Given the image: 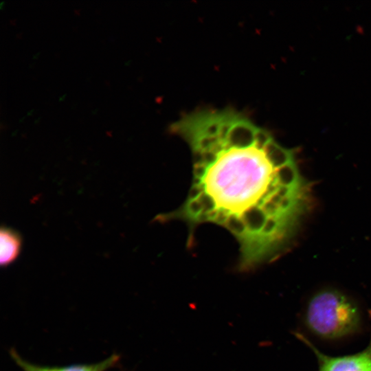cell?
<instances>
[{
  "label": "cell",
  "mask_w": 371,
  "mask_h": 371,
  "mask_svg": "<svg viewBox=\"0 0 371 371\" xmlns=\"http://www.w3.org/2000/svg\"><path fill=\"white\" fill-rule=\"evenodd\" d=\"M172 128L191 150L192 180L186 201L168 218L226 229L239 244L242 269L274 258L310 204L293 150L232 110L193 112Z\"/></svg>",
  "instance_id": "6da1fadb"
},
{
  "label": "cell",
  "mask_w": 371,
  "mask_h": 371,
  "mask_svg": "<svg viewBox=\"0 0 371 371\" xmlns=\"http://www.w3.org/2000/svg\"><path fill=\"white\" fill-rule=\"evenodd\" d=\"M302 321L304 328L314 337L324 341H339L362 330L363 311L350 295L335 288L326 287L308 298Z\"/></svg>",
  "instance_id": "7a4b0ae2"
},
{
  "label": "cell",
  "mask_w": 371,
  "mask_h": 371,
  "mask_svg": "<svg viewBox=\"0 0 371 371\" xmlns=\"http://www.w3.org/2000/svg\"><path fill=\"white\" fill-rule=\"evenodd\" d=\"M294 335L313 351L318 363V371H371V338L361 351L346 355L331 356L320 351L304 334Z\"/></svg>",
  "instance_id": "3957f363"
},
{
  "label": "cell",
  "mask_w": 371,
  "mask_h": 371,
  "mask_svg": "<svg viewBox=\"0 0 371 371\" xmlns=\"http://www.w3.org/2000/svg\"><path fill=\"white\" fill-rule=\"evenodd\" d=\"M14 361L23 371H106L119 361L120 356L113 354L106 359L95 363L74 364L63 367H48L32 364L21 357L14 350L10 351Z\"/></svg>",
  "instance_id": "277c9868"
},
{
  "label": "cell",
  "mask_w": 371,
  "mask_h": 371,
  "mask_svg": "<svg viewBox=\"0 0 371 371\" xmlns=\"http://www.w3.org/2000/svg\"><path fill=\"white\" fill-rule=\"evenodd\" d=\"M21 247V238L14 230L2 227L0 230V263L6 267L19 256Z\"/></svg>",
  "instance_id": "5b68a950"
}]
</instances>
